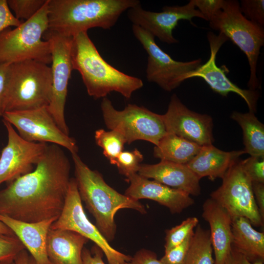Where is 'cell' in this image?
Wrapping results in <instances>:
<instances>
[{
    "instance_id": "obj_1",
    "label": "cell",
    "mask_w": 264,
    "mask_h": 264,
    "mask_svg": "<svg viewBox=\"0 0 264 264\" xmlns=\"http://www.w3.org/2000/svg\"><path fill=\"white\" fill-rule=\"evenodd\" d=\"M70 164L61 147H47L31 172L0 191V215L26 222L58 218L69 184Z\"/></svg>"
},
{
    "instance_id": "obj_2",
    "label": "cell",
    "mask_w": 264,
    "mask_h": 264,
    "mask_svg": "<svg viewBox=\"0 0 264 264\" xmlns=\"http://www.w3.org/2000/svg\"><path fill=\"white\" fill-rule=\"evenodd\" d=\"M138 0H48V30L73 37L94 27L111 29Z\"/></svg>"
},
{
    "instance_id": "obj_3",
    "label": "cell",
    "mask_w": 264,
    "mask_h": 264,
    "mask_svg": "<svg viewBox=\"0 0 264 264\" xmlns=\"http://www.w3.org/2000/svg\"><path fill=\"white\" fill-rule=\"evenodd\" d=\"M71 59L73 70L80 74L88 94L95 99L115 91L126 98L143 86L142 80L120 71L101 56L87 32L72 37Z\"/></svg>"
},
{
    "instance_id": "obj_4",
    "label": "cell",
    "mask_w": 264,
    "mask_h": 264,
    "mask_svg": "<svg viewBox=\"0 0 264 264\" xmlns=\"http://www.w3.org/2000/svg\"><path fill=\"white\" fill-rule=\"evenodd\" d=\"M74 165L75 180L82 201L95 219L96 227L109 242L115 237L114 216L122 209L146 213L139 200L123 195L109 186L102 175L89 168L77 153L71 154Z\"/></svg>"
},
{
    "instance_id": "obj_5",
    "label": "cell",
    "mask_w": 264,
    "mask_h": 264,
    "mask_svg": "<svg viewBox=\"0 0 264 264\" xmlns=\"http://www.w3.org/2000/svg\"><path fill=\"white\" fill-rule=\"evenodd\" d=\"M48 2L31 19L0 33V64L34 60L51 63L50 45L43 36L48 30Z\"/></svg>"
},
{
    "instance_id": "obj_6",
    "label": "cell",
    "mask_w": 264,
    "mask_h": 264,
    "mask_svg": "<svg viewBox=\"0 0 264 264\" xmlns=\"http://www.w3.org/2000/svg\"><path fill=\"white\" fill-rule=\"evenodd\" d=\"M51 91L48 65L34 60L10 64L5 112L47 107Z\"/></svg>"
},
{
    "instance_id": "obj_7",
    "label": "cell",
    "mask_w": 264,
    "mask_h": 264,
    "mask_svg": "<svg viewBox=\"0 0 264 264\" xmlns=\"http://www.w3.org/2000/svg\"><path fill=\"white\" fill-rule=\"evenodd\" d=\"M210 27L224 35L246 55L250 68L249 89L259 86L257 75L260 50L264 45V28L247 20L236 0H224L222 9L209 21Z\"/></svg>"
},
{
    "instance_id": "obj_8",
    "label": "cell",
    "mask_w": 264,
    "mask_h": 264,
    "mask_svg": "<svg viewBox=\"0 0 264 264\" xmlns=\"http://www.w3.org/2000/svg\"><path fill=\"white\" fill-rule=\"evenodd\" d=\"M101 109L106 127L121 133L129 144L141 140L156 146L167 133L161 115L145 107L129 104L124 110H118L105 97Z\"/></svg>"
},
{
    "instance_id": "obj_9",
    "label": "cell",
    "mask_w": 264,
    "mask_h": 264,
    "mask_svg": "<svg viewBox=\"0 0 264 264\" xmlns=\"http://www.w3.org/2000/svg\"><path fill=\"white\" fill-rule=\"evenodd\" d=\"M132 31L148 55L147 80L167 91L177 88L201 65L199 58L187 62L175 60L158 46L155 37L149 32L135 25H132Z\"/></svg>"
},
{
    "instance_id": "obj_10",
    "label": "cell",
    "mask_w": 264,
    "mask_h": 264,
    "mask_svg": "<svg viewBox=\"0 0 264 264\" xmlns=\"http://www.w3.org/2000/svg\"><path fill=\"white\" fill-rule=\"evenodd\" d=\"M221 185L210 194L230 214L232 218L242 217L252 225L264 226V220L257 206L252 189V182L245 172L242 160H237L222 178Z\"/></svg>"
},
{
    "instance_id": "obj_11",
    "label": "cell",
    "mask_w": 264,
    "mask_h": 264,
    "mask_svg": "<svg viewBox=\"0 0 264 264\" xmlns=\"http://www.w3.org/2000/svg\"><path fill=\"white\" fill-rule=\"evenodd\" d=\"M78 233L93 242L105 254L109 264H126L132 257L113 248L87 217L74 178H71L63 210L50 226Z\"/></svg>"
},
{
    "instance_id": "obj_12",
    "label": "cell",
    "mask_w": 264,
    "mask_h": 264,
    "mask_svg": "<svg viewBox=\"0 0 264 264\" xmlns=\"http://www.w3.org/2000/svg\"><path fill=\"white\" fill-rule=\"evenodd\" d=\"M43 38L49 42L51 54L52 91L47 109L61 130L69 135L65 109L67 86L73 70L71 59L72 37L63 36L47 30Z\"/></svg>"
},
{
    "instance_id": "obj_13",
    "label": "cell",
    "mask_w": 264,
    "mask_h": 264,
    "mask_svg": "<svg viewBox=\"0 0 264 264\" xmlns=\"http://www.w3.org/2000/svg\"><path fill=\"white\" fill-rule=\"evenodd\" d=\"M2 117L15 127L19 134L26 141L50 143L66 148L71 154L78 153L76 140L61 130L47 107L6 111Z\"/></svg>"
},
{
    "instance_id": "obj_14",
    "label": "cell",
    "mask_w": 264,
    "mask_h": 264,
    "mask_svg": "<svg viewBox=\"0 0 264 264\" xmlns=\"http://www.w3.org/2000/svg\"><path fill=\"white\" fill-rule=\"evenodd\" d=\"M128 18L135 25L149 32L161 42L168 44L178 42L173 35V30L181 20L192 22L194 18L205 20L203 15L196 8L194 0L182 6H165L162 11L154 12L142 8L140 3L128 9Z\"/></svg>"
},
{
    "instance_id": "obj_15",
    "label": "cell",
    "mask_w": 264,
    "mask_h": 264,
    "mask_svg": "<svg viewBox=\"0 0 264 264\" xmlns=\"http://www.w3.org/2000/svg\"><path fill=\"white\" fill-rule=\"evenodd\" d=\"M8 141L0 154V185L10 182L33 171L48 144L23 139L9 122L3 120Z\"/></svg>"
},
{
    "instance_id": "obj_16",
    "label": "cell",
    "mask_w": 264,
    "mask_h": 264,
    "mask_svg": "<svg viewBox=\"0 0 264 264\" xmlns=\"http://www.w3.org/2000/svg\"><path fill=\"white\" fill-rule=\"evenodd\" d=\"M161 116L167 133L201 146L212 144L214 141L212 117L189 110L176 94L171 96L167 110Z\"/></svg>"
},
{
    "instance_id": "obj_17",
    "label": "cell",
    "mask_w": 264,
    "mask_h": 264,
    "mask_svg": "<svg viewBox=\"0 0 264 264\" xmlns=\"http://www.w3.org/2000/svg\"><path fill=\"white\" fill-rule=\"evenodd\" d=\"M210 55L208 61L191 72L188 79L194 77L203 79L211 88L222 96H227L230 92L237 94L246 102L249 111H256L259 94L257 91L242 89L232 83L227 77L224 69L216 65V56L219 49L228 39L223 34L218 35L210 32L207 34Z\"/></svg>"
},
{
    "instance_id": "obj_18",
    "label": "cell",
    "mask_w": 264,
    "mask_h": 264,
    "mask_svg": "<svg viewBox=\"0 0 264 264\" xmlns=\"http://www.w3.org/2000/svg\"><path fill=\"white\" fill-rule=\"evenodd\" d=\"M130 185L125 195L136 200L148 199L168 208L173 214L180 213L194 204L188 193L174 189L137 173L126 178Z\"/></svg>"
},
{
    "instance_id": "obj_19",
    "label": "cell",
    "mask_w": 264,
    "mask_h": 264,
    "mask_svg": "<svg viewBox=\"0 0 264 264\" xmlns=\"http://www.w3.org/2000/svg\"><path fill=\"white\" fill-rule=\"evenodd\" d=\"M137 174L190 195L198 196L201 193L200 178L186 164L164 160L154 164H141Z\"/></svg>"
},
{
    "instance_id": "obj_20",
    "label": "cell",
    "mask_w": 264,
    "mask_h": 264,
    "mask_svg": "<svg viewBox=\"0 0 264 264\" xmlns=\"http://www.w3.org/2000/svg\"><path fill=\"white\" fill-rule=\"evenodd\" d=\"M202 217L210 226L214 264H224L232 246V218L224 208L210 198L203 204Z\"/></svg>"
},
{
    "instance_id": "obj_21",
    "label": "cell",
    "mask_w": 264,
    "mask_h": 264,
    "mask_svg": "<svg viewBox=\"0 0 264 264\" xmlns=\"http://www.w3.org/2000/svg\"><path fill=\"white\" fill-rule=\"evenodd\" d=\"M57 219L26 222L0 215V220L22 243L36 264H51L46 252V239L51 225Z\"/></svg>"
},
{
    "instance_id": "obj_22",
    "label": "cell",
    "mask_w": 264,
    "mask_h": 264,
    "mask_svg": "<svg viewBox=\"0 0 264 264\" xmlns=\"http://www.w3.org/2000/svg\"><path fill=\"white\" fill-rule=\"evenodd\" d=\"M89 240L78 233L50 228L46 252L51 264H83L82 251Z\"/></svg>"
},
{
    "instance_id": "obj_23",
    "label": "cell",
    "mask_w": 264,
    "mask_h": 264,
    "mask_svg": "<svg viewBox=\"0 0 264 264\" xmlns=\"http://www.w3.org/2000/svg\"><path fill=\"white\" fill-rule=\"evenodd\" d=\"M244 154V150L225 152L212 144L204 145L186 165L200 179L208 177L213 180L222 178L230 166Z\"/></svg>"
},
{
    "instance_id": "obj_24",
    "label": "cell",
    "mask_w": 264,
    "mask_h": 264,
    "mask_svg": "<svg viewBox=\"0 0 264 264\" xmlns=\"http://www.w3.org/2000/svg\"><path fill=\"white\" fill-rule=\"evenodd\" d=\"M232 246L250 262L264 261V233L242 217L232 218Z\"/></svg>"
},
{
    "instance_id": "obj_25",
    "label": "cell",
    "mask_w": 264,
    "mask_h": 264,
    "mask_svg": "<svg viewBox=\"0 0 264 264\" xmlns=\"http://www.w3.org/2000/svg\"><path fill=\"white\" fill-rule=\"evenodd\" d=\"M201 147L174 134L166 133L154 146V155L160 160L187 164L197 155Z\"/></svg>"
},
{
    "instance_id": "obj_26",
    "label": "cell",
    "mask_w": 264,
    "mask_h": 264,
    "mask_svg": "<svg viewBox=\"0 0 264 264\" xmlns=\"http://www.w3.org/2000/svg\"><path fill=\"white\" fill-rule=\"evenodd\" d=\"M231 118L241 126L243 133L244 151L251 156L264 158V125L249 111L241 113L234 111Z\"/></svg>"
},
{
    "instance_id": "obj_27",
    "label": "cell",
    "mask_w": 264,
    "mask_h": 264,
    "mask_svg": "<svg viewBox=\"0 0 264 264\" xmlns=\"http://www.w3.org/2000/svg\"><path fill=\"white\" fill-rule=\"evenodd\" d=\"M213 251L209 230L198 224L182 264H214Z\"/></svg>"
},
{
    "instance_id": "obj_28",
    "label": "cell",
    "mask_w": 264,
    "mask_h": 264,
    "mask_svg": "<svg viewBox=\"0 0 264 264\" xmlns=\"http://www.w3.org/2000/svg\"><path fill=\"white\" fill-rule=\"evenodd\" d=\"M94 138L96 144L102 148L103 154L110 163L123 151L127 143L124 135L114 130L99 129L95 131Z\"/></svg>"
},
{
    "instance_id": "obj_29",
    "label": "cell",
    "mask_w": 264,
    "mask_h": 264,
    "mask_svg": "<svg viewBox=\"0 0 264 264\" xmlns=\"http://www.w3.org/2000/svg\"><path fill=\"white\" fill-rule=\"evenodd\" d=\"M197 217H189L181 223L166 231L165 252L180 244L194 231L198 224Z\"/></svg>"
},
{
    "instance_id": "obj_30",
    "label": "cell",
    "mask_w": 264,
    "mask_h": 264,
    "mask_svg": "<svg viewBox=\"0 0 264 264\" xmlns=\"http://www.w3.org/2000/svg\"><path fill=\"white\" fill-rule=\"evenodd\" d=\"M143 155L137 149L131 151H122L110 163L116 166L119 173L126 178L138 173Z\"/></svg>"
},
{
    "instance_id": "obj_31",
    "label": "cell",
    "mask_w": 264,
    "mask_h": 264,
    "mask_svg": "<svg viewBox=\"0 0 264 264\" xmlns=\"http://www.w3.org/2000/svg\"><path fill=\"white\" fill-rule=\"evenodd\" d=\"M47 0H7L10 9L18 20L27 21L33 17Z\"/></svg>"
},
{
    "instance_id": "obj_32",
    "label": "cell",
    "mask_w": 264,
    "mask_h": 264,
    "mask_svg": "<svg viewBox=\"0 0 264 264\" xmlns=\"http://www.w3.org/2000/svg\"><path fill=\"white\" fill-rule=\"evenodd\" d=\"M240 10L247 20L260 26H264V0H242Z\"/></svg>"
},
{
    "instance_id": "obj_33",
    "label": "cell",
    "mask_w": 264,
    "mask_h": 264,
    "mask_svg": "<svg viewBox=\"0 0 264 264\" xmlns=\"http://www.w3.org/2000/svg\"><path fill=\"white\" fill-rule=\"evenodd\" d=\"M25 249L22 243L15 235H0V262L14 260Z\"/></svg>"
},
{
    "instance_id": "obj_34",
    "label": "cell",
    "mask_w": 264,
    "mask_h": 264,
    "mask_svg": "<svg viewBox=\"0 0 264 264\" xmlns=\"http://www.w3.org/2000/svg\"><path fill=\"white\" fill-rule=\"evenodd\" d=\"M194 231L181 243L165 252L164 256L160 259L162 264H183L190 247Z\"/></svg>"
},
{
    "instance_id": "obj_35",
    "label": "cell",
    "mask_w": 264,
    "mask_h": 264,
    "mask_svg": "<svg viewBox=\"0 0 264 264\" xmlns=\"http://www.w3.org/2000/svg\"><path fill=\"white\" fill-rule=\"evenodd\" d=\"M242 163L252 182L264 183V158L250 156L242 160Z\"/></svg>"
},
{
    "instance_id": "obj_36",
    "label": "cell",
    "mask_w": 264,
    "mask_h": 264,
    "mask_svg": "<svg viewBox=\"0 0 264 264\" xmlns=\"http://www.w3.org/2000/svg\"><path fill=\"white\" fill-rule=\"evenodd\" d=\"M194 3L205 20L209 22L222 9L224 0H194Z\"/></svg>"
},
{
    "instance_id": "obj_37",
    "label": "cell",
    "mask_w": 264,
    "mask_h": 264,
    "mask_svg": "<svg viewBox=\"0 0 264 264\" xmlns=\"http://www.w3.org/2000/svg\"><path fill=\"white\" fill-rule=\"evenodd\" d=\"M22 22L10 9L7 0H0V33L10 26H18Z\"/></svg>"
},
{
    "instance_id": "obj_38",
    "label": "cell",
    "mask_w": 264,
    "mask_h": 264,
    "mask_svg": "<svg viewBox=\"0 0 264 264\" xmlns=\"http://www.w3.org/2000/svg\"><path fill=\"white\" fill-rule=\"evenodd\" d=\"M10 65L0 64V116L5 112Z\"/></svg>"
},
{
    "instance_id": "obj_39",
    "label": "cell",
    "mask_w": 264,
    "mask_h": 264,
    "mask_svg": "<svg viewBox=\"0 0 264 264\" xmlns=\"http://www.w3.org/2000/svg\"><path fill=\"white\" fill-rule=\"evenodd\" d=\"M126 264H162L156 254L149 250L138 251Z\"/></svg>"
},
{
    "instance_id": "obj_40",
    "label": "cell",
    "mask_w": 264,
    "mask_h": 264,
    "mask_svg": "<svg viewBox=\"0 0 264 264\" xmlns=\"http://www.w3.org/2000/svg\"><path fill=\"white\" fill-rule=\"evenodd\" d=\"M103 252L97 245L93 246L90 251L84 248L82 251L83 264H105L103 260Z\"/></svg>"
},
{
    "instance_id": "obj_41",
    "label": "cell",
    "mask_w": 264,
    "mask_h": 264,
    "mask_svg": "<svg viewBox=\"0 0 264 264\" xmlns=\"http://www.w3.org/2000/svg\"><path fill=\"white\" fill-rule=\"evenodd\" d=\"M252 189L260 214L264 220V183L252 182Z\"/></svg>"
},
{
    "instance_id": "obj_42",
    "label": "cell",
    "mask_w": 264,
    "mask_h": 264,
    "mask_svg": "<svg viewBox=\"0 0 264 264\" xmlns=\"http://www.w3.org/2000/svg\"><path fill=\"white\" fill-rule=\"evenodd\" d=\"M224 264H264V263L262 261L250 262L244 255L231 246V250Z\"/></svg>"
},
{
    "instance_id": "obj_43",
    "label": "cell",
    "mask_w": 264,
    "mask_h": 264,
    "mask_svg": "<svg viewBox=\"0 0 264 264\" xmlns=\"http://www.w3.org/2000/svg\"><path fill=\"white\" fill-rule=\"evenodd\" d=\"M29 256L26 250H22L15 258V264H28Z\"/></svg>"
},
{
    "instance_id": "obj_44",
    "label": "cell",
    "mask_w": 264,
    "mask_h": 264,
    "mask_svg": "<svg viewBox=\"0 0 264 264\" xmlns=\"http://www.w3.org/2000/svg\"><path fill=\"white\" fill-rule=\"evenodd\" d=\"M0 235H15L4 223L0 220Z\"/></svg>"
},
{
    "instance_id": "obj_45",
    "label": "cell",
    "mask_w": 264,
    "mask_h": 264,
    "mask_svg": "<svg viewBox=\"0 0 264 264\" xmlns=\"http://www.w3.org/2000/svg\"><path fill=\"white\" fill-rule=\"evenodd\" d=\"M0 264H15L14 260H8L0 262Z\"/></svg>"
},
{
    "instance_id": "obj_46",
    "label": "cell",
    "mask_w": 264,
    "mask_h": 264,
    "mask_svg": "<svg viewBox=\"0 0 264 264\" xmlns=\"http://www.w3.org/2000/svg\"><path fill=\"white\" fill-rule=\"evenodd\" d=\"M28 264H36L34 259L31 256H29Z\"/></svg>"
}]
</instances>
